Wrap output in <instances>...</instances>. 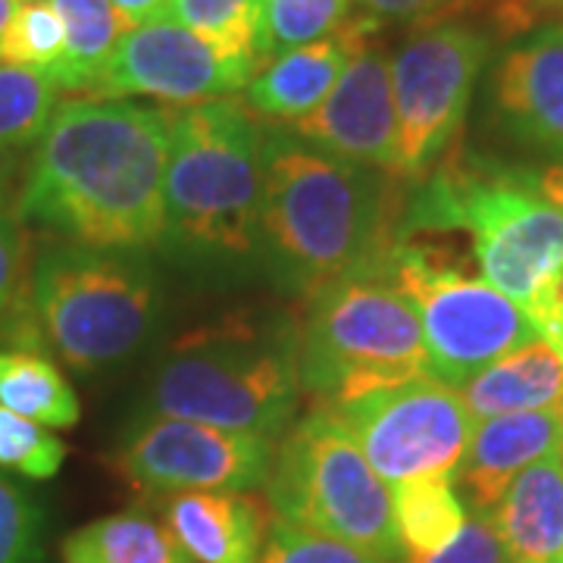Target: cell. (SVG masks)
<instances>
[{
	"label": "cell",
	"instance_id": "obj_1",
	"mask_svg": "<svg viewBox=\"0 0 563 563\" xmlns=\"http://www.w3.org/2000/svg\"><path fill=\"white\" fill-rule=\"evenodd\" d=\"M166 157L169 110L69 98L29 151L13 213L66 242L147 251L163 242Z\"/></svg>",
	"mask_w": 563,
	"mask_h": 563
},
{
	"label": "cell",
	"instance_id": "obj_2",
	"mask_svg": "<svg viewBox=\"0 0 563 563\" xmlns=\"http://www.w3.org/2000/svg\"><path fill=\"white\" fill-rule=\"evenodd\" d=\"M404 203L398 173L342 161L295 132L263 135L257 251L291 291L317 295L335 282L388 276Z\"/></svg>",
	"mask_w": 563,
	"mask_h": 563
},
{
	"label": "cell",
	"instance_id": "obj_3",
	"mask_svg": "<svg viewBox=\"0 0 563 563\" xmlns=\"http://www.w3.org/2000/svg\"><path fill=\"white\" fill-rule=\"evenodd\" d=\"M404 203L401 239L463 229L485 282L539 320L563 295V210L544 198L536 169L454 154Z\"/></svg>",
	"mask_w": 563,
	"mask_h": 563
},
{
	"label": "cell",
	"instance_id": "obj_4",
	"mask_svg": "<svg viewBox=\"0 0 563 563\" xmlns=\"http://www.w3.org/2000/svg\"><path fill=\"white\" fill-rule=\"evenodd\" d=\"M154 303V269L141 251L60 239L29 261L0 325L32 354L47 351L76 373H95L144 342Z\"/></svg>",
	"mask_w": 563,
	"mask_h": 563
},
{
	"label": "cell",
	"instance_id": "obj_5",
	"mask_svg": "<svg viewBox=\"0 0 563 563\" xmlns=\"http://www.w3.org/2000/svg\"><path fill=\"white\" fill-rule=\"evenodd\" d=\"M301 329L285 313H232L173 344L154 379L161 417L276 439L301 395Z\"/></svg>",
	"mask_w": 563,
	"mask_h": 563
},
{
	"label": "cell",
	"instance_id": "obj_6",
	"mask_svg": "<svg viewBox=\"0 0 563 563\" xmlns=\"http://www.w3.org/2000/svg\"><path fill=\"white\" fill-rule=\"evenodd\" d=\"M263 135L257 117L232 98L169 110L163 244L201 261L257 251Z\"/></svg>",
	"mask_w": 563,
	"mask_h": 563
},
{
	"label": "cell",
	"instance_id": "obj_7",
	"mask_svg": "<svg viewBox=\"0 0 563 563\" xmlns=\"http://www.w3.org/2000/svg\"><path fill=\"white\" fill-rule=\"evenodd\" d=\"M298 366L303 391L329 407L422 376L420 310L391 276L335 282L310 295Z\"/></svg>",
	"mask_w": 563,
	"mask_h": 563
},
{
	"label": "cell",
	"instance_id": "obj_8",
	"mask_svg": "<svg viewBox=\"0 0 563 563\" xmlns=\"http://www.w3.org/2000/svg\"><path fill=\"white\" fill-rule=\"evenodd\" d=\"M266 498L276 520L404 558L391 492L329 404L295 422L282 442L266 476Z\"/></svg>",
	"mask_w": 563,
	"mask_h": 563
},
{
	"label": "cell",
	"instance_id": "obj_9",
	"mask_svg": "<svg viewBox=\"0 0 563 563\" xmlns=\"http://www.w3.org/2000/svg\"><path fill=\"white\" fill-rule=\"evenodd\" d=\"M388 276L417 303L429 376L461 388L504 354L542 339L536 320L492 282L476 279L454 251L404 235Z\"/></svg>",
	"mask_w": 563,
	"mask_h": 563
},
{
	"label": "cell",
	"instance_id": "obj_10",
	"mask_svg": "<svg viewBox=\"0 0 563 563\" xmlns=\"http://www.w3.org/2000/svg\"><path fill=\"white\" fill-rule=\"evenodd\" d=\"M492 38L457 20L422 22L391 57V88L398 113V173L404 179L429 169L461 132L470 98L483 76Z\"/></svg>",
	"mask_w": 563,
	"mask_h": 563
},
{
	"label": "cell",
	"instance_id": "obj_11",
	"mask_svg": "<svg viewBox=\"0 0 563 563\" xmlns=\"http://www.w3.org/2000/svg\"><path fill=\"white\" fill-rule=\"evenodd\" d=\"M388 485L454 476L473 435V413L454 385L422 373L332 407Z\"/></svg>",
	"mask_w": 563,
	"mask_h": 563
},
{
	"label": "cell",
	"instance_id": "obj_12",
	"mask_svg": "<svg viewBox=\"0 0 563 563\" xmlns=\"http://www.w3.org/2000/svg\"><path fill=\"white\" fill-rule=\"evenodd\" d=\"M273 457L266 435L154 413L122 442L120 470L147 495L251 492L266 485Z\"/></svg>",
	"mask_w": 563,
	"mask_h": 563
},
{
	"label": "cell",
	"instance_id": "obj_13",
	"mask_svg": "<svg viewBox=\"0 0 563 563\" xmlns=\"http://www.w3.org/2000/svg\"><path fill=\"white\" fill-rule=\"evenodd\" d=\"M257 73L254 57L225 54L169 16L122 32L113 57L95 85V98H157L166 103L220 101L247 88Z\"/></svg>",
	"mask_w": 563,
	"mask_h": 563
},
{
	"label": "cell",
	"instance_id": "obj_14",
	"mask_svg": "<svg viewBox=\"0 0 563 563\" xmlns=\"http://www.w3.org/2000/svg\"><path fill=\"white\" fill-rule=\"evenodd\" d=\"M307 144L342 161L398 173V113L391 63L373 41L347 63L329 98L291 125ZM401 176V173H398Z\"/></svg>",
	"mask_w": 563,
	"mask_h": 563
},
{
	"label": "cell",
	"instance_id": "obj_15",
	"mask_svg": "<svg viewBox=\"0 0 563 563\" xmlns=\"http://www.w3.org/2000/svg\"><path fill=\"white\" fill-rule=\"evenodd\" d=\"M492 117L514 144L563 161V22L526 35L498 60Z\"/></svg>",
	"mask_w": 563,
	"mask_h": 563
},
{
	"label": "cell",
	"instance_id": "obj_16",
	"mask_svg": "<svg viewBox=\"0 0 563 563\" xmlns=\"http://www.w3.org/2000/svg\"><path fill=\"white\" fill-rule=\"evenodd\" d=\"M376 29L373 16H347L339 32L263 63L244 88V107L261 120L295 125L329 98L347 63L373 44Z\"/></svg>",
	"mask_w": 563,
	"mask_h": 563
},
{
	"label": "cell",
	"instance_id": "obj_17",
	"mask_svg": "<svg viewBox=\"0 0 563 563\" xmlns=\"http://www.w3.org/2000/svg\"><path fill=\"white\" fill-rule=\"evenodd\" d=\"M563 451V407L492 417L473 426L454 488L473 514H492L526 466Z\"/></svg>",
	"mask_w": 563,
	"mask_h": 563
},
{
	"label": "cell",
	"instance_id": "obj_18",
	"mask_svg": "<svg viewBox=\"0 0 563 563\" xmlns=\"http://www.w3.org/2000/svg\"><path fill=\"white\" fill-rule=\"evenodd\" d=\"M166 529L198 563H261L263 504L242 492H179L163 498Z\"/></svg>",
	"mask_w": 563,
	"mask_h": 563
},
{
	"label": "cell",
	"instance_id": "obj_19",
	"mask_svg": "<svg viewBox=\"0 0 563 563\" xmlns=\"http://www.w3.org/2000/svg\"><path fill=\"white\" fill-rule=\"evenodd\" d=\"M485 517L510 563H563V451L526 466Z\"/></svg>",
	"mask_w": 563,
	"mask_h": 563
},
{
	"label": "cell",
	"instance_id": "obj_20",
	"mask_svg": "<svg viewBox=\"0 0 563 563\" xmlns=\"http://www.w3.org/2000/svg\"><path fill=\"white\" fill-rule=\"evenodd\" d=\"M457 391L473 420L563 407V357L536 339L485 366Z\"/></svg>",
	"mask_w": 563,
	"mask_h": 563
},
{
	"label": "cell",
	"instance_id": "obj_21",
	"mask_svg": "<svg viewBox=\"0 0 563 563\" xmlns=\"http://www.w3.org/2000/svg\"><path fill=\"white\" fill-rule=\"evenodd\" d=\"M66 32V54L47 73L60 91H95L129 22L110 0H44Z\"/></svg>",
	"mask_w": 563,
	"mask_h": 563
},
{
	"label": "cell",
	"instance_id": "obj_22",
	"mask_svg": "<svg viewBox=\"0 0 563 563\" xmlns=\"http://www.w3.org/2000/svg\"><path fill=\"white\" fill-rule=\"evenodd\" d=\"M63 563H198L181 542L141 514H117L81 526L63 542Z\"/></svg>",
	"mask_w": 563,
	"mask_h": 563
},
{
	"label": "cell",
	"instance_id": "obj_23",
	"mask_svg": "<svg viewBox=\"0 0 563 563\" xmlns=\"http://www.w3.org/2000/svg\"><path fill=\"white\" fill-rule=\"evenodd\" d=\"M0 407L51 429L79 422V398L69 379L32 351H0Z\"/></svg>",
	"mask_w": 563,
	"mask_h": 563
},
{
	"label": "cell",
	"instance_id": "obj_24",
	"mask_svg": "<svg viewBox=\"0 0 563 563\" xmlns=\"http://www.w3.org/2000/svg\"><path fill=\"white\" fill-rule=\"evenodd\" d=\"M391 510L404 554H432L457 539L466 526V504L451 476H420L391 488Z\"/></svg>",
	"mask_w": 563,
	"mask_h": 563
},
{
	"label": "cell",
	"instance_id": "obj_25",
	"mask_svg": "<svg viewBox=\"0 0 563 563\" xmlns=\"http://www.w3.org/2000/svg\"><path fill=\"white\" fill-rule=\"evenodd\" d=\"M60 103V85L41 69L0 63V161L32 151Z\"/></svg>",
	"mask_w": 563,
	"mask_h": 563
},
{
	"label": "cell",
	"instance_id": "obj_26",
	"mask_svg": "<svg viewBox=\"0 0 563 563\" xmlns=\"http://www.w3.org/2000/svg\"><path fill=\"white\" fill-rule=\"evenodd\" d=\"M351 16V0H261L257 7V69L282 54L339 32Z\"/></svg>",
	"mask_w": 563,
	"mask_h": 563
},
{
	"label": "cell",
	"instance_id": "obj_27",
	"mask_svg": "<svg viewBox=\"0 0 563 563\" xmlns=\"http://www.w3.org/2000/svg\"><path fill=\"white\" fill-rule=\"evenodd\" d=\"M257 7L261 0H173L166 16L222 47L225 54L257 60Z\"/></svg>",
	"mask_w": 563,
	"mask_h": 563
},
{
	"label": "cell",
	"instance_id": "obj_28",
	"mask_svg": "<svg viewBox=\"0 0 563 563\" xmlns=\"http://www.w3.org/2000/svg\"><path fill=\"white\" fill-rule=\"evenodd\" d=\"M66 54V32L44 0H25L0 35V63L51 73Z\"/></svg>",
	"mask_w": 563,
	"mask_h": 563
},
{
	"label": "cell",
	"instance_id": "obj_29",
	"mask_svg": "<svg viewBox=\"0 0 563 563\" xmlns=\"http://www.w3.org/2000/svg\"><path fill=\"white\" fill-rule=\"evenodd\" d=\"M261 563H404V558H385L357 544L339 542L320 532L273 520L261 551Z\"/></svg>",
	"mask_w": 563,
	"mask_h": 563
},
{
	"label": "cell",
	"instance_id": "obj_30",
	"mask_svg": "<svg viewBox=\"0 0 563 563\" xmlns=\"http://www.w3.org/2000/svg\"><path fill=\"white\" fill-rule=\"evenodd\" d=\"M66 461V448L47 426L0 407V466L20 470L32 479H51Z\"/></svg>",
	"mask_w": 563,
	"mask_h": 563
},
{
	"label": "cell",
	"instance_id": "obj_31",
	"mask_svg": "<svg viewBox=\"0 0 563 563\" xmlns=\"http://www.w3.org/2000/svg\"><path fill=\"white\" fill-rule=\"evenodd\" d=\"M41 510L20 485L0 476V563H38Z\"/></svg>",
	"mask_w": 563,
	"mask_h": 563
},
{
	"label": "cell",
	"instance_id": "obj_32",
	"mask_svg": "<svg viewBox=\"0 0 563 563\" xmlns=\"http://www.w3.org/2000/svg\"><path fill=\"white\" fill-rule=\"evenodd\" d=\"M404 563H510L501 539L485 514H473L457 539L432 554H404Z\"/></svg>",
	"mask_w": 563,
	"mask_h": 563
},
{
	"label": "cell",
	"instance_id": "obj_33",
	"mask_svg": "<svg viewBox=\"0 0 563 563\" xmlns=\"http://www.w3.org/2000/svg\"><path fill=\"white\" fill-rule=\"evenodd\" d=\"M29 266V242H25V229L16 220V213L3 210L0 213V320L7 313L10 301L16 298L22 276Z\"/></svg>",
	"mask_w": 563,
	"mask_h": 563
},
{
	"label": "cell",
	"instance_id": "obj_34",
	"mask_svg": "<svg viewBox=\"0 0 563 563\" xmlns=\"http://www.w3.org/2000/svg\"><path fill=\"white\" fill-rule=\"evenodd\" d=\"M373 20H439V13L451 10L457 0H357Z\"/></svg>",
	"mask_w": 563,
	"mask_h": 563
},
{
	"label": "cell",
	"instance_id": "obj_35",
	"mask_svg": "<svg viewBox=\"0 0 563 563\" xmlns=\"http://www.w3.org/2000/svg\"><path fill=\"white\" fill-rule=\"evenodd\" d=\"M110 3L120 10V16L132 29V25H141V22L163 20L169 13V3L173 0H110Z\"/></svg>",
	"mask_w": 563,
	"mask_h": 563
},
{
	"label": "cell",
	"instance_id": "obj_36",
	"mask_svg": "<svg viewBox=\"0 0 563 563\" xmlns=\"http://www.w3.org/2000/svg\"><path fill=\"white\" fill-rule=\"evenodd\" d=\"M536 185H539V191L548 201L563 210V161H554L542 166V169H536Z\"/></svg>",
	"mask_w": 563,
	"mask_h": 563
},
{
	"label": "cell",
	"instance_id": "obj_37",
	"mask_svg": "<svg viewBox=\"0 0 563 563\" xmlns=\"http://www.w3.org/2000/svg\"><path fill=\"white\" fill-rule=\"evenodd\" d=\"M10 191H13V161H0V213L10 210Z\"/></svg>",
	"mask_w": 563,
	"mask_h": 563
},
{
	"label": "cell",
	"instance_id": "obj_38",
	"mask_svg": "<svg viewBox=\"0 0 563 563\" xmlns=\"http://www.w3.org/2000/svg\"><path fill=\"white\" fill-rule=\"evenodd\" d=\"M25 0H0V35H3V29L10 25V20H13V13L20 10Z\"/></svg>",
	"mask_w": 563,
	"mask_h": 563
}]
</instances>
